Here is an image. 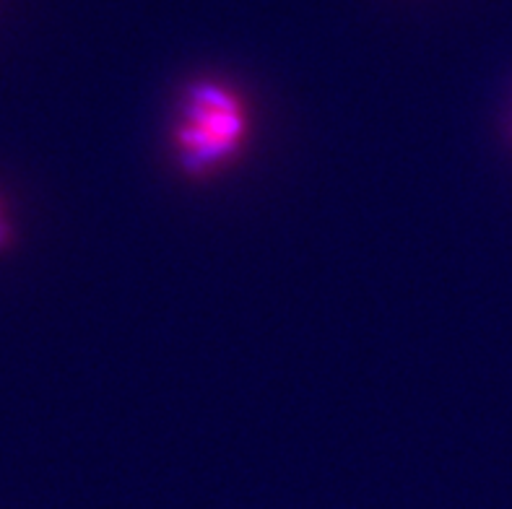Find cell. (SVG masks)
<instances>
[{"mask_svg": "<svg viewBox=\"0 0 512 509\" xmlns=\"http://www.w3.org/2000/svg\"><path fill=\"white\" fill-rule=\"evenodd\" d=\"M250 112L245 99L229 86L198 81L185 91L172 146L190 177H208L245 149Z\"/></svg>", "mask_w": 512, "mask_h": 509, "instance_id": "cell-1", "label": "cell"}, {"mask_svg": "<svg viewBox=\"0 0 512 509\" xmlns=\"http://www.w3.org/2000/svg\"><path fill=\"white\" fill-rule=\"evenodd\" d=\"M11 239H13L11 226H8L6 216H0V250H3V247L11 245Z\"/></svg>", "mask_w": 512, "mask_h": 509, "instance_id": "cell-2", "label": "cell"}, {"mask_svg": "<svg viewBox=\"0 0 512 509\" xmlns=\"http://www.w3.org/2000/svg\"><path fill=\"white\" fill-rule=\"evenodd\" d=\"M0 216H6V208H3V200H0Z\"/></svg>", "mask_w": 512, "mask_h": 509, "instance_id": "cell-3", "label": "cell"}]
</instances>
